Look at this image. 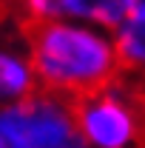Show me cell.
<instances>
[{"mask_svg":"<svg viewBox=\"0 0 145 148\" xmlns=\"http://www.w3.org/2000/svg\"><path fill=\"white\" fill-rule=\"evenodd\" d=\"M26 57L31 63L37 88L68 103L108 88L117 77H122L111 32L88 23H26Z\"/></svg>","mask_w":145,"mask_h":148,"instance_id":"6da1fadb","label":"cell"},{"mask_svg":"<svg viewBox=\"0 0 145 148\" xmlns=\"http://www.w3.org/2000/svg\"><path fill=\"white\" fill-rule=\"evenodd\" d=\"M74 131L83 148H145V100L111 83L71 103Z\"/></svg>","mask_w":145,"mask_h":148,"instance_id":"7a4b0ae2","label":"cell"},{"mask_svg":"<svg viewBox=\"0 0 145 148\" xmlns=\"http://www.w3.org/2000/svg\"><path fill=\"white\" fill-rule=\"evenodd\" d=\"M71 103L40 91L0 106V148H71L77 145Z\"/></svg>","mask_w":145,"mask_h":148,"instance_id":"3957f363","label":"cell"},{"mask_svg":"<svg viewBox=\"0 0 145 148\" xmlns=\"http://www.w3.org/2000/svg\"><path fill=\"white\" fill-rule=\"evenodd\" d=\"M120 74L142 77L145 83V0H128L125 20L111 32Z\"/></svg>","mask_w":145,"mask_h":148,"instance_id":"277c9868","label":"cell"},{"mask_svg":"<svg viewBox=\"0 0 145 148\" xmlns=\"http://www.w3.org/2000/svg\"><path fill=\"white\" fill-rule=\"evenodd\" d=\"M37 91V80L26 51L14 46H0V106L23 100Z\"/></svg>","mask_w":145,"mask_h":148,"instance_id":"5b68a950","label":"cell"},{"mask_svg":"<svg viewBox=\"0 0 145 148\" xmlns=\"http://www.w3.org/2000/svg\"><path fill=\"white\" fill-rule=\"evenodd\" d=\"M71 148H83V145H80V143H77V145H71Z\"/></svg>","mask_w":145,"mask_h":148,"instance_id":"8992f818","label":"cell"}]
</instances>
